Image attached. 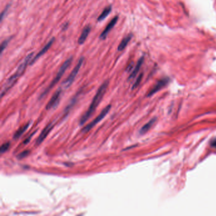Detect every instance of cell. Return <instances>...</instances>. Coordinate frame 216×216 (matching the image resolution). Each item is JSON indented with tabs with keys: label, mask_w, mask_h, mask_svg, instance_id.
<instances>
[{
	"label": "cell",
	"mask_w": 216,
	"mask_h": 216,
	"mask_svg": "<svg viewBox=\"0 0 216 216\" xmlns=\"http://www.w3.org/2000/svg\"><path fill=\"white\" fill-rule=\"evenodd\" d=\"M108 84H109L108 81H106L104 82L100 87H99V89L98 90L95 97L93 99V101L90 105V107L88 108V109H87V110L86 111V112L83 115V116L82 117L80 120L81 125L84 124L85 122L89 119V118L92 115V114L94 113L96 108L98 107V105L102 102L105 94L108 88Z\"/></svg>",
	"instance_id": "obj_1"
},
{
	"label": "cell",
	"mask_w": 216,
	"mask_h": 216,
	"mask_svg": "<svg viewBox=\"0 0 216 216\" xmlns=\"http://www.w3.org/2000/svg\"><path fill=\"white\" fill-rule=\"evenodd\" d=\"M72 62V57H71V58H68V59L62 64V65L61 66L60 68L59 69V71H58L55 78L53 79V81H52V82L50 83V84L49 85V86L47 87V88H46V90H45V91L43 93L42 96H44L46 94H47V93L49 92V91L51 89L53 88L54 86L58 83V82L59 81L60 79L62 78L64 73H65V72L67 71V68L69 67V66L71 65Z\"/></svg>",
	"instance_id": "obj_2"
},
{
	"label": "cell",
	"mask_w": 216,
	"mask_h": 216,
	"mask_svg": "<svg viewBox=\"0 0 216 216\" xmlns=\"http://www.w3.org/2000/svg\"><path fill=\"white\" fill-rule=\"evenodd\" d=\"M84 60V57H81L80 58L76 66H75L74 67V68L72 70V71L71 72V74H70V75H68V77L67 78V79L63 83V86L64 87H65V88H67V87H68L72 84L75 77L77 76V75L79 71V70H80L82 65H83Z\"/></svg>",
	"instance_id": "obj_3"
},
{
	"label": "cell",
	"mask_w": 216,
	"mask_h": 216,
	"mask_svg": "<svg viewBox=\"0 0 216 216\" xmlns=\"http://www.w3.org/2000/svg\"><path fill=\"white\" fill-rule=\"evenodd\" d=\"M110 108H111V105H109L107 106L105 108H104L103 110H102V112L97 116L96 118H95L94 120H93L91 122V123L87 124L86 126H85L84 127V129H83V132H87L90 131L93 127H94L95 125H96L98 122H100L108 114Z\"/></svg>",
	"instance_id": "obj_4"
},
{
	"label": "cell",
	"mask_w": 216,
	"mask_h": 216,
	"mask_svg": "<svg viewBox=\"0 0 216 216\" xmlns=\"http://www.w3.org/2000/svg\"><path fill=\"white\" fill-rule=\"evenodd\" d=\"M20 78L19 75L17 73H15L14 75H11L10 78L8 79V80L6 81V83L3 84L2 91H1V95L2 97H3L5 95L7 94V93L12 87L14 84L16 83L17 81Z\"/></svg>",
	"instance_id": "obj_5"
},
{
	"label": "cell",
	"mask_w": 216,
	"mask_h": 216,
	"mask_svg": "<svg viewBox=\"0 0 216 216\" xmlns=\"http://www.w3.org/2000/svg\"><path fill=\"white\" fill-rule=\"evenodd\" d=\"M53 127H54L53 123H50L48 125H47L44 128L43 130L41 132V134L36 140V143L37 145H39L41 143H43L44 139L48 136L49 133L51 131L52 129H53Z\"/></svg>",
	"instance_id": "obj_6"
},
{
	"label": "cell",
	"mask_w": 216,
	"mask_h": 216,
	"mask_svg": "<svg viewBox=\"0 0 216 216\" xmlns=\"http://www.w3.org/2000/svg\"><path fill=\"white\" fill-rule=\"evenodd\" d=\"M61 92L62 91L60 90H58L54 93V95L52 96L50 100L48 102L47 105L46 107V110H50L51 108H55L57 105L60 101Z\"/></svg>",
	"instance_id": "obj_7"
},
{
	"label": "cell",
	"mask_w": 216,
	"mask_h": 216,
	"mask_svg": "<svg viewBox=\"0 0 216 216\" xmlns=\"http://www.w3.org/2000/svg\"><path fill=\"white\" fill-rule=\"evenodd\" d=\"M55 38H51V39L49 41V42L44 46V47L43 48V49H42L41 50L36 56H34V58H32V61H31V63H30V65H32V64H33L34 63L36 62V61L38 59V58H39L42 55H43L45 53H46V52H47V51L51 48V46L52 45H53V43H54V41H55Z\"/></svg>",
	"instance_id": "obj_8"
},
{
	"label": "cell",
	"mask_w": 216,
	"mask_h": 216,
	"mask_svg": "<svg viewBox=\"0 0 216 216\" xmlns=\"http://www.w3.org/2000/svg\"><path fill=\"white\" fill-rule=\"evenodd\" d=\"M119 17L118 16H115L114 18L110 20V22L108 23V24L107 26L105 29H104V31L102 32V33L100 34V38L102 40L105 39L107 37V35L109 33V32L112 30V29L114 27V26L116 24V23L117 22Z\"/></svg>",
	"instance_id": "obj_9"
},
{
	"label": "cell",
	"mask_w": 216,
	"mask_h": 216,
	"mask_svg": "<svg viewBox=\"0 0 216 216\" xmlns=\"http://www.w3.org/2000/svg\"><path fill=\"white\" fill-rule=\"evenodd\" d=\"M169 79L168 78H163L157 83V84L154 86L152 89L150 90L149 92L148 96H151L154 95L157 91H159L160 90H161L163 87H164L168 83H169Z\"/></svg>",
	"instance_id": "obj_10"
},
{
	"label": "cell",
	"mask_w": 216,
	"mask_h": 216,
	"mask_svg": "<svg viewBox=\"0 0 216 216\" xmlns=\"http://www.w3.org/2000/svg\"><path fill=\"white\" fill-rule=\"evenodd\" d=\"M91 31V27L89 26H87L83 29V32H82L81 36L78 39V43L79 44H83L86 41V40L88 36V35Z\"/></svg>",
	"instance_id": "obj_11"
},
{
	"label": "cell",
	"mask_w": 216,
	"mask_h": 216,
	"mask_svg": "<svg viewBox=\"0 0 216 216\" xmlns=\"http://www.w3.org/2000/svg\"><path fill=\"white\" fill-rule=\"evenodd\" d=\"M143 61H144V57L142 56L139 59V60L137 62V64L136 65V66L135 67V68H134V70L132 71V72H131V75H129V79H133L135 77H136V75H137V74L138 73L139 71L140 68H141L142 64L143 63Z\"/></svg>",
	"instance_id": "obj_12"
},
{
	"label": "cell",
	"mask_w": 216,
	"mask_h": 216,
	"mask_svg": "<svg viewBox=\"0 0 216 216\" xmlns=\"http://www.w3.org/2000/svg\"><path fill=\"white\" fill-rule=\"evenodd\" d=\"M132 37V34H129V35H127V36H126L121 41L120 43L119 44V45L118 46L117 50L119 51H122V50H124L126 48V46H127L128 43H129Z\"/></svg>",
	"instance_id": "obj_13"
},
{
	"label": "cell",
	"mask_w": 216,
	"mask_h": 216,
	"mask_svg": "<svg viewBox=\"0 0 216 216\" xmlns=\"http://www.w3.org/2000/svg\"><path fill=\"white\" fill-rule=\"evenodd\" d=\"M155 121H156L155 119H153L150 120L148 122V123H147L145 125H144L141 128V129H140V131H139V133L141 134V135H143V134H145L146 132H147L151 129V127L153 126V125L154 124Z\"/></svg>",
	"instance_id": "obj_14"
},
{
	"label": "cell",
	"mask_w": 216,
	"mask_h": 216,
	"mask_svg": "<svg viewBox=\"0 0 216 216\" xmlns=\"http://www.w3.org/2000/svg\"><path fill=\"white\" fill-rule=\"evenodd\" d=\"M112 7L111 6H108V7H106L103 10V11L102 12V14L100 15V16L98 17V22H101L102 20H103L107 18V16L110 14L111 11H112Z\"/></svg>",
	"instance_id": "obj_15"
},
{
	"label": "cell",
	"mask_w": 216,
	"mask_h": 216,
	"mask_svg": "<svg viewBox=\"0 0 216 216\" xmlns=\"http://www.w3.org/2000/svg\"><path fill=\"white\" fill-rule=\"evenodd\" d=\"M29 124H30V123L29 122V123H27V124H25L24 126H23L21 127H20L19 129L17 131V132L14 134V139H18L19 138H20L23 135V134L24 133V132L28 129Z\"/></svg>",
	"instance_id": "obj_16"
},
{
	"label": "cell",
	"mask_w": 216,
	"mask_h": 216,
	"mask_svg": "<svg viewBox=\"0 0 216 216\" xmlns=\"http://www.w3.org/2000/svg\"><path fill=\"white\" fill-rule=\"evenodd\" d=\"M142 78H143V74H140V75H139V76L138 77L137 79H136V81H135V83H134V84H133V86H132V90L136 88V87L139 86V84H140V83H141Z\"/></svg>",
	"instance_id": "obj_17"
},
{
	"label": "cell",
	"mask_w": 216,
	"mask_h": 216,
	"mask_svg": "<svg viewBox=\"0 0 216 216\" xmlns=\"http://www.w3.org/2000/svg\"><path fill=\"white\" fill-rule=\"evenodd\" d=\"M29 154H30V151L28 150H25V151H23L22 152H21L20 154H19L18 155H17V158H18L19 159H24V158H25V157H27Z\"/></svg>",
	"instance_id": "obj_18"
},
{
	"label": "cell",
	"mask_w": 216,
	"mask_h": 216,
	"mask_svg": "<svg viewBox=\"0 0 216 216\" xmlns=\"http://www.w3.org/2000/svg\"><path fill=\"white\" fill-rule=\"evenodd\" d=\"M10 146V144L8 142L3 144L1 147V153L3 154V153H5V151H7L9 149Z\"/></svg>",
	"instance_id": "obj_19"
},
{
	"label": "cell",
	"mask_w": 216,
	"mask_h": 216,
	"mask_svg": "<svg viewBox=\"0 0 216 216\" xmlns=\"http://www.w3.org/2000/svg\"><path fill=\"white\" fill-rule=\"evenodd\" d=\"M10 40H11V38H8V39H7L5 40L2 43V46H1V48H2V49H1V51H2V52H3V51H4V50H5L6 48H7V45L8 44L9 41H10Z\"/></svg>",
	"instance_id": "obj_20"
},
{
	"label": "cell",
	"mask_w": 216,
	"mask_h": 216,
	"mask_svg": "<svg viewBox=\"0 0 216 216\" xmlns=\"http://www.w3.org/2000/svg\"><path fill=\"white\" fill-rule=\"evenodd\" d=\"M9 8H10V5H8L7 6V7H6V8L4 9V10L2 11V16H1V19H2V20H3V19L5 18V17L6 16V15H7V12H8V10H9Z\"/></svg>",
	"instance_id": "obj_21"
},
{
	"label": "cell",
	"mask_w": 216,
	"mask_h": 216,
	"mask_svg": "<svg viewBox=\"0 0 216 216\" xmlns=\"http://www.w3.org/2000/svg\"><path fill=\"white\" fill-rule=\"evenodd\" d=\"M35 132H33L32 134V135H31V136H29L28 138H27L26 140H25V141H24V143H29V141H30V139L32 138V137L33 136V135H34V134Z\"/></svg>",
	"instance_id": "obj_22"
},
{
	"label": "cell",
	"mask_w": 216,
	"mask_h": 216,
	"mask_svg": "<svg viewBox=\"0 0 216 216\" xmlns=\"http://www.w3.org/2000/svg\"><path fill=\"white\" fill-rule=\"evenodd\" d=\"M211 145L212 146V147H215L216 148V140H215V141L212 142Z\"/></svg>",
	"instance_id": "obj_23"
},
{
	"label": "cell",
	"mask_w": 216,
	"mask_h": 216,
	"mask_svg": "<svg viewBox=\"0 0 216 216\" xmlns=\"http://www.w3.org/2000/svg\"><path fill=\"white\" fill-rule=\"evenodd\" d=\"M67 26H68V23H67V24H65V25L63 26V30H65V29H66L67 28Z\"/></svg>",
	"instance_id": "obj_24"
}]
</instances>
